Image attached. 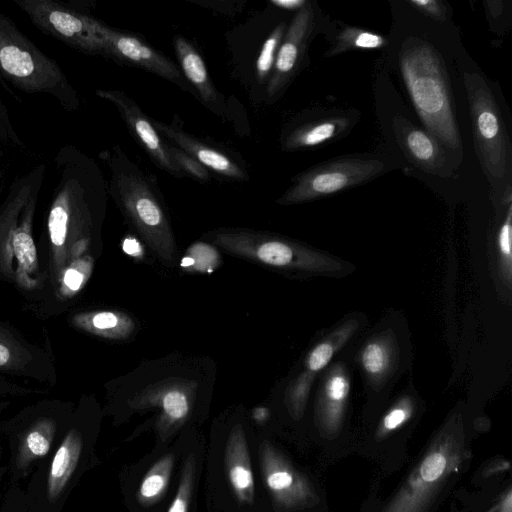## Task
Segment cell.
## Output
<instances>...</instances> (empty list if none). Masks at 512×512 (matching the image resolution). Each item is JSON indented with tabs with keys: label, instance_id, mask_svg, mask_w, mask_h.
I'll use <instances>...</instances> for the list:
<instances>
[{
	"label": "cell",
	"instance_id": "cell-1",
	"mask_svg": "<svg viewBox=\"0 0 512 512\" xmlns=\"http://www.w3.org/2000/svg\"><path fill=\"white\" fill-rule=\"evenodd\" d=\"M399 62L410 99L426 130L461 159L462 141L441 56L427 41L409 38L401 46Z\"/></svg>",
	"mask_w": 512,
	"mask_h": 512
},
{
	"label": "cell",
	"instance_id": "cell-2",
	"mask_svg": "<svg viewBox=\"0 0 512 512\" xmlns=\"http://www.w3.org/2000/svg\"><path fill=\"white\" fill-rule=\"evenodd\" d=\"M106 160L111 171L110 192L123 214L161 260L175 265L172 228L148 179L117 146Z\"/></svg>",
	"mask_w": 512,
	"mask_h": 512
},
{
	"label": "cell",
	"instance_id": "cell-3",
	"mask_svg": "<svg viewBox=\"0 0 512 512\" xmlns=\"http://www.w3.org/2000/svg\"><path fill=\"white\" fill-rule=\"evenodd\" d=\"M0 78L20 91L50 95L69 112L80 106L76 90L58 63L1 12Z\"/></svg>",
	"mask_w": 512,
	"mask_h": 512
},
{
	"label": "cell",
	"instance_id": "cell-4",
	"mask_svg": "<svg viewBox=\"0 0 512 512\" xmlns=\"http://www.w3.org/2000/svg\"><path fill=\"white\" fill-rule=\"evenodd\" d=\"M226 252L265 266L311 273L342 269L340 263L288 239L247 229H217L205 236Z\"/></svg>",
	"mask_w": 512,
	"mask_h": 512
},
{
	"label": "cell",
	"instance_id": "cell-5",
	"mask_svg": "<svg viewBox=\"0 0 512 512\" xmlns=\"http://www.w3.org/2000/svg\"><path fill=\"white\" fill-rule=\"evenodd\" d=\"M475 148L482 169L496 188L510 178V143L494 95L478 73H465Z\"/></svg>",
	"mask_w": 512,
	"mask_h": 512
},
{
	"label": "cell",
	"instance_id": "cell-6",
	"mask_svg": "<svg viewBox=\"0 0 512 512\" xmlns=\"http://www.w3.org/2000/svg\"><path fill=\"white\" fill-rule=\"evenodd\" d=\"M464 459L456 430L443 431L382 512H426Z\"/></svg>",
	"mask_w": 512,
	"mask_h": 512
},
{
	"label": "cell",
	"instance_id": "cell-7",
	"mask_svg": "<svg viewBox=\"0 0 512 512\" xmlns=\"http://www.w3.org/2000/svg\"><path fill=\"white\" fill-rule=\"evenodd\" d=\"M383 170L384 164L378 159L344 157L325 162L296 176L277 203L291 205L315 200L362 184Z\"/></svg>",
	"mask_w": 512,
	"mask_h": 512
},
{
	"label": "cell",
	"instance_id": "cell-8",
	"mask_svg": "<svg viewBox=\"0 0 512 512\" xmlns=\"http://www.w3.org/2000/svg\"><path fill=\"white\" fill-rule=\"evenodd\" d=\"M32 24L71 48L88 55H102L96 18L54 0H13Z\"/></svg>",
	"mask_w": 512,
	"mask_h": 512
},
{
	"label": "cell",
	"instance_id": "cell-9",
	"mask_svg": "<svg viewBox=\"0 0 512 512\" xmlns=\"http://www.w3.org/2000/svg\"><path fill=\"white\" fill-rule=\"evenodd\" d=\"M95 27L103 44V56L157 74L193 93L178 67L158 50L136 36L111 28L97 19Z\"/></svg>",
	"mask_w": 512,
	"mask_h": 512
},
{
	"label": "cell",
	"instance_id": "cell-10",
	"mask_svg": "<svg viewBox=\"0 0 512 512\" xmlns=\"http://www.w3.org/2000/svg\"><path fill=\"white\" fill-rule=\"evenodd\" d=\"M259 462L273 503L283 509L309 506L315 493L307 479L268 441L259 447Z\"/></svg>",
	"mask_w": 512,
	"mask_h": 512
},
{
	"label": "cell",
	"instance_id": "cell-11",
	"mask_svg": "<svg viewBox=\"0 0 512 512\" xmlns=\"http://www.w3.org/2000/svg\"><path fill=\"white\" fill-rule=\"evenodd\" d=\"M96 95L111 102L118 109L131 135L157 166L175 177L185 176L169 157L165 141L156 131L152 121L134 100L123 91L115 89H98Z\"/></svg>",
	"mask_w": 512,
	"mask_h": 512
},
{
	"label": "cell",
	"instance_id": "cell-12",
	"mask_svg": "<svg viewBox=\"0 0 512 512\" xmlns=\"http://www.w3.org/2000/svg\"><path fill=\"white\" fill-rule=\"evenodd\" d=\"M314 9L310 2L296 11L279 46L267 83V95L279 94L296 74L314 27Z\"/></svg>",
	"mask_w": 512,
	"mask_h": 512
},
{
	"label": "cell",
	"instance_id": "cell-13",
	"mask_svg": "<svg viewBox=\"0 0 512 512\" xmlns=\"http://www.w3.org/2000/svg\"><path fill=\"white\" fill-rule=\"evenodd\" d=\"M393 129L407 158L416 166L433 175H451L440 142L426 129L414 126L400 115L394 117Z\"/></svg>",
	"mask_w": 512,
	"mask_h": 512
},
{
	"label": "cell",
	"instance_id": "cell-14",
	"mask_svg": "<svg viewBox=\"0 0 512 512\" xmlns=\"http://www.w3.org/2000/svg\"><path fill=\"white\" fill-rule=\"evenodd\" d=\"M156 131L173 145L192 156L208 170L234 180H247L248 175L235 161L223 152L208 146L175 125L152 121Z\"/></svg>",
	"mask_w": 512,
	"mask_h": 512
},
{
	"label": "cell",
	"instance_id": "cell-15",
	"mask_svg": "<svg viewBox=\"0 0 512 512\" xmlns=\"http://www.w3.org/2000/svg\"><path fill=\"white\" fill-rule=\"evenodd\" d=\"M350 394V377L343 365H335L326 374L317 400V418L327 434L339 431Z\"/></svg>",
	"mask_w": 512,
	"mask_h": 512
},
{
	"label": "cell",
	"instance_id": "cell-16",
	"mask_svg": "<svg viewBox=\"0 0 512 512\" xmlns=\"http://www.w3.org/2000/svg\"><path fill=\"white\" fill-rule=\"evenodd\" d=\"M224 462L234 495L239 502L252 504L255 494L254 478L245 433L240 424L235 425L230 431L225 446Z\"/></svg>",
	"mask_w": 512,
	"mask_h": 512
},
{
	"label": "cell",
	"instance_id": "cell-17",
	"mask_svg": "<svg viewBox=\"0 0 512 512\" xmlns=\"http://www.w3.org/2000/svg\"><path fill=\"white\" fill-rule=\"evenodd\" d=\"M174 48L182 74L186 77L202 102L215 113L222 115L225 104L223 98L215 89L205 66V63L196 48L184 37H174Z\"/></svg>",
	"mask_w": 512,
	"mask_h": 512
},
{
	"label": "cell",
	"instance_id": "cell-18",
	"mask_svg": "<svg viewBox=\"0 0 512 512\" xmlns=\"http://www.w3.org/2000/svg\"><path fill=\"white\" fill-rule=\"evenodd\" d=\"M81 451V434L78 430L71 429L56 451L50 466L47 496L51 502L55 501L66 487L77 466Z\"/></svg>",
	"mask_w": 512,
	"mask_h": 512
},
{
	"label": "cell",
	"instance_id": "cell-19",
	"mask_svg": "<svg viewBox=\"0 0 512 512\" xmlns=\"http://www.w3.org/2000/svg\"><path fill=\"white\" fill-rule=\"evenodd\" d=\"M73 325L89 334L112 340H123L135 330L133 319L122 312L111 310L87 311L76 314Z\"/></svg>",
	"mask_w": 512,
	"mask_h": 512
},
{
	"label": "cell",
	"instance_id": "cell-20",
	"mask_svg": "<svg viewBox=\"0 0 512 512\" xmlns=\"http://www.w3.org/2000/svg\"><path fill=\"white\" fill-rule=\"evenodd\" d=\"M350 127V119L329 117L295 129L284 142V148L294 150L323 144L343 134Z\"/></svg>",
	"mask_w": 512,
	"mask_h": 512
},
{
	"label": "cell",
	"instance_id": "cell-21",
	"mask_svg": "<svg viewBox=\"0 0 512 512\" xmlns=\"http://www.w3.org/2000/svg\"><path fill=\"white\" fill-rule=\"evenodd\" d=\"M56 432L53 419L37 420L23 435L18 450L17 464L26 468L31 462L44 457L50 450Z\"/></svg>",
	"mask_w": 512,
	"mask_h": 512
},
{
	"label": "cell",
	"instance_id": "cell-22",
	"mask_svg": "<svg viewBox=\"0 0 512 512\" xmlns=\"http://www.w3.org/2000/svg\"><path fill=\"white\" fill-rule=\"evenodd\" d=\"M358 322L351 320L336 329L326 339L318 343L306 358V368L310 373H316L324 369L336 351L341 348L357 329Z\"/></svg>",
	"mask_w": 512,
	"mask_h": 512
},
{
	"label": "cell",
	"instance_id": "cell-23",
	"mask_svg": "<svg viewBox=\"0 0 512 512\" xmlns=\"http://www.w3.org/2000/svg\"><path fill=\"white\" fill-rule=\"evenodd\" d=\"M392 347L384 339L369 341L360 353V361L364 371L373 379L384 377L392 365Z\"/></svg>",
	"mask_w": 512,
	"mask_h": 512
},
{
	"label": "cell",
	"instance_id": "cell-24",
	"mask_svg": "<svg viewBox=\"0 0 512 512\" xmlns=\"http://www.w3.org/2000/svg\"><path fill=\"white\" fill-rule=\"evenodd\" d=\"M173 461V455H166L159 459L146 473L139 488L141 502H153L164 492L171 475Z\"/></svg>",
	"mask_w": 512,
	"mask_h": 512
},
{
	"label": "cell",
	"instance_id": "cell-25",
	"mask_svg": "<svg viewBox=\"0 0 512 512\" xmlns=\"http://www.w3.org/2000/svg\"><path fill=\"white\" fill-rule=\"evenodd\" d=\"M162 409V422L173 425L181 423L190 411V401L186 391L180 386H167L158 394Z\"/></svg>",
	"mask_w": 512,
	"mask_h": 512
},
{
	"label": "cell",
	"instance_id": "cell-26",
	"mask_svg": "<svg viewBox=\"0 0 512 512\" xmlns=\"http://www.w3.org/2000/svg\"><path fill=\"white\" fill-rule=\"evenodd\" d=\"M385 43L386 39L379 34L348 27L338 35L335 44L327 55H338L349 49H376L382 47Z\"/></svg>",
	"mask_w": 512,
	"mask_h": 512
},
{
	"label": "cell",
	"instance_id": "cell-27",
	"mask_svg": "<svg viewBox=\"0 0 512 512\" xmlns=\"http://www.w3.org/2000/svg\"><path fill=\"white\" fill-rule=\"evenodd\" d=\"M286 32L285 22L279 23L265 40L256 60V77L260 83L270 78L279 46Z\"/></svg>",
	"mask_w": 512,
	"mask_h": 512
},
{
	"label": "cell",
	"instance_id": "cell-28",
	"mask_svg": "<svg viewBox=\"0 0 512 512\" xmlns=\"http://www.w3.org/2000/svg\"><path fill=\"white\" fill-rule=\"evenodd\" d=\"M92 270V260L89 257L78 258L65 267L60 276V292L65 297L76 294L87 282Z\"/></svg>",
	"mask_w": 512,
	"mask_h": 512
},
{
	"label": "cell",
	"instance_id": "cell-29",
	"mask_svg": "<svg viewBox=\"0 0 512 512\" xmlns=\"http://www.w3.org/2000/svg\"><path fill=\"white\" fill-rule=\"evenodd\" d=\"M27 356L26 350L0 327V369H17L26 362Z\"/></svg>",
	"mask_w": 512,
	"mask_h": 512
},
{
	"label": "cell",
	"instance_id": "cell-30",
	"mask_svg": "<svg viewBox=\"0 0 512 512\" xmlns=\"http://www.w3.org/2000/svg\"><path fill=\"white\" fill-rule=\"evenodd\" d=\"M165 148L171 160L185 176L188 175L202 181H206L210 178L209 170L192 156L166 141Z\"/></svg>",
	"mask_w": 512,
	"mask_h": 512
},
{
	"label": "cell",
	"instance_id": "cell-31",
	"mask_svg": "<svg viewBox=\"0 0 512 512\" xmlns=\"http://www.w3.org/2000/svg\"><path fill=\"white\" fill-rule=\"evenodd\" d=\"M195 457L191 454L183 467L176 496L168 512H187L194 482Z\"/></svg>",
	"mask_w": 512,
	"mask_h": 512
},
{
	"label": "cell",
	"instance_id": "cell-32",
	"mask_svg": "<svg viewBox=\"0 0 512 512\" xmlns=\"http://www.w3.org/2000/svg\"><path fill=\"white\" fill-rule=\"evenodd\" d=\"M414 404L409 397L399 400L383 417L378 435L383 437L404 425L412 416Z\"/></svg>",
	"mask_w": 512,
	"mask_h": 512
},
{
	"label": "cell",
	"instance_id": "cell-33",
	"mask_svg": "<svg viewBox=\"0 0 512 512\" xmlns=\"http://www.w3.org/2000/svg\"><path fill=\"white\" fill-rule=\"evenodd\" d=\"M512 207L509 205L505 221L500 227L498 233V249L500 253L501 266L504 272V276L511 283V267H512V256H511V244H512Z\"/></svg>",
	"mask_w": 512,
	"mask_h": 512
},
{
	"label": "cell",
	"instance_id": "cell-34",
	"mask_svg": "<svg viewBox=\"0 0 512 512\" xmlns=\"http://www.w3.org/2000/svg\"><path fill=\"white\" fill-rule=\"evenodd\" d=\"M311 381V375L305 373L300 375L292 386L288 403L292 415L296 418H299L303 412Z\"/></svg>",
	"mask_w": 512,
	"mask_h": 512
},
{
	"label": "cell",
	"instance_id": "cell-35",
	"mask_svg": "<svg viewBox=\"0 0 512 512\" xmlns=\"http://www.w3.org/2000/svg\"><path fill=\"white\" fill-rule=\"evenodd\" d=\"M409 4L421 13L433 18L436 21H445L447 18L446 8L441 1L437 0H410Z\"/></svg>",
	"mask_w": 512,
	"mask_h": 512
},
{
	"label": "cell",
	"instance_id": "cell-36",
	"mask_svg": "<svg viewBox=\"0 0 512 512\" xmlns=\"http://www.w3.org/2000/svg\"><path fill=\"white\" fill-rule=\"evenodd\" d=\"M7 142L17 144L19 143V140L11 125L8 112L0 101V144H5Z\"/></svg>",
	"mask_w": 512,
	"mask_h": 512
},
{
	"label": "cell",
	"instance_id": "cell-37",
	"mask_svg": "<svg viewBox=\"0 0 512 512\" xmlns=\"http://www.w3.org/2000/svg\"><path fill=\"white\" fill-rule=\"evenodd\" d=\"M273 5L278 8L285 10H296L298 11L302 7H304L308 1L305 0H271Z\"/></svg>",
	"mask_w": 512,
	"mask_h": 512
},
{
	"label": "cell",
	"instance_id": "cell-38",
	"mask_svg": "<svg viewBox=\"0 0 512 512\" xmlns=\"http://www.w3.org/2000/svg\"><path fill=\"white\" fill-rule=\"evenodd\" d=\"M499 512H512V492L510 489L502 499Z\"/></svg>",
	"mask_w": 512,
	"mask_h": 512
},
{
	"label": "cell",
	"instance_id": "cell-39",
	"mask_svg": "<svg viewBox=\"0 0 512 512\" xmlns=\"http://www.w3.org/2000/svg\"><path fill=\"white\" fill-rule=\"evenodd\" d=\"M269 417V411L264 407H258L253 411V418L257 422H263Z\"/></svg>",
	"mask_w": 512,
	"mask_h": 512
}]
</instances>
